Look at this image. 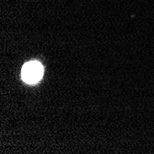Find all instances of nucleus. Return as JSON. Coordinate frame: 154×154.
<instances>
[{
	"instance_id": "nucleus-1",
	"label": "nucleus",
	"mask_w": 154,
	"mask_h": 154,
	"mask_svg": "<svg viewBox=\"0 0 154 154\" xmlns=\"http://www.w3.org/2000/svg\"><path fill=\"white\" fill-rule=\"evenodd\" d=\"M44 74V67L39 62L32 61L24 65L21 71L22 79L30 84L38 82Z\"/></svg>"
}]
</instances>
